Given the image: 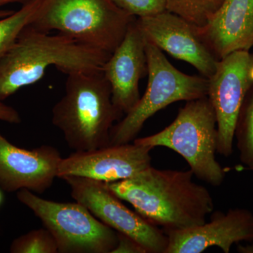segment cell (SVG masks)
<instances>
[{"mask_svg": "<svg viewBox=\"0 0 253 253\" xmlns=\"http://www.w3.org/2000/svg\"><path fill=\"white\" fill-rule=\"evenodd\" d=\"M189 170L160 169L150 166L124 180L106 183L118 198L163 231L201 225L214 211V200L206 186L194 181Z\"/></svg>", "mask_w": 253, "mask_h": 253, "instance_id": "1", "label": "cell"}, {"mask_svg": "<svg viewBox=\"0 0 253 253\" xmlns=\"http://www.w3.org/2000/svg\"><path fill=\"white\" fill-rule=\"evenodd\" d=\"M111 55L61 33L51 35L28 25L0 59V101L41 81L50 66L67 76L100 72Z\"/></svg>", "mask_w": 253, "mask_h": 253, "instance_id": "2", "label": "cell"}, {"mask_svg": "<svg viewBox=\"0 0 253 253\" xmlns=\"http://www.w3.org/2000/svg\"><path fill=\"white\" fill-rule=\"evenodd\" d=\"M123 116L113 103L103 71L77 72L68 75L51 122L62 131L70 149L86 151L109 146L111 129Z\"/></svg>", "mask_w": 253, "mask_h": 253, "instance_id": "3", "label": "cell"}, {"mask_svg": "<svg viewBox=\"0 0 253 253\" xmlns=\"http://www.w3.org/2000/svg\"><path fill=\"white\" fill-rule=\"evenodd\" d=\"M135 18L111 0H42L29 25L111 54Z\"/></svg>", "mask_w": 253, "mask_h": 253, "instance_id": "4", "label": "cell"}, {"mask_svg": "<svg viewBox=\"0 0 253 253\" xmlns=\"http://www.w3.org/2000/svg\"><path fill=\"white\" fill-rule=\"evenodd\" d=\"M133 142L152 149L163 146L175 151L188 163L194 175L210 185L220 186L225 179L226 169L216 159L217 118L208 96L186 101L169 126Z\"/></svg>", "mask_w": 253, "mask_h": 253, "instance_id": "5", "label": "cell"}, {"mask_svg": "<svg viewBox=\"0 0 253 253\" xmlns=\"http://www.w3.org/2000/svg\"><path fill=\"white\" fill-rule=\"evenodd\" d=\"M146 54L147 87L136 106L113 126L110 145L131 143L150 118L173 103L207 96L208 78L181 72L169 63L162 50L148 41Z\"/></svg>", "mask_w": 253, "mask_h": 253, "instance_id": "6", "label": "cell"}, {"mask_svg": "<svg viewBox=\"0 0 253 253\" xmlns=\"http://www.w3.org/2000/svg\"><path fill=\"white\" fill-rule=\"evenodd\" d=\"M16 197L51 233L59 253H112L117 246V231L79 203L55 202L28 189Z\"/></svg>", "mask_w": 253, "mask_h": 253, "instance_id": "7", "label": "cell"}, {"mask_svg": "<svg viewBox=\"0 0 253 253\" xmlns=\"http://www.w3.org/2000/svg\"><path fill=\"white\" fill-rule=\"evenodd\" d=\"M63 179L71 188V196L76 202L87 208L100 221L134 239L147 253H166L168 238L165 231L126 207L106 183L80 176Z\"/></svg>", "mask_w": 253, "mask_h": 253, "instance_id": "8", "label": "cell"}, {"mask_svg": "<svg viewBox=\"0 0 253 253\" xmlns=\"http://www.w3.org/2000/svg\"><path fill=\"white\" fill-rule=\"evenodd\" d=\"M253 84V54L239 50L219 60L208 78L207 96L217 118V153L233 154L236 121L248 91Z\"/></svg>", "mask_w": 253, "mask_h": 253, "instance_id": "9", "label": "cell"}, {"mask_svg": "<svg viewBox=\"0 0 253 253\" xmlns=\"http://www.w3.org/2000/svg\"><path fill=\"white\" fill-rule=\"evenodd\" d=\"M151 150L133 142L74 151L61 160L57 177L80 176L104 183L124 180L151 166Z\"/></svg>", "mask_w": 253, "mask_h": 253, "instance_id": "10", "label": "cell"}, {"mask_svg": "<svg viewBox=\"0 0 253 253\" xmlns=\"http://www.w3.org/2000/svg\"><path fill=\"white\" fill-rule=\"evenodd\" d=\"M62 158L54 146L23 149L10 142L0 132V188L7 192L28 189L43 194L57 177Z\"/></svg>", "mask_w": 253, "mask_h": 253, "instance_id": "11", "label": "cell"}, {"mask_svg": "<svg viewBox=\"0 0 253 253\" xmlns=\"http://www.w3.org/2000/svg\"><path fill=\"white\" fill-rule=\"evenodd\" d=\"M136 22L146 41L192 65L204 77L214 74L218 60L201 41L194 26L184 18L166 10L154 16L136 18Z\"/></svg>", "mask_w": 253, "mask_h": 253, "instance_id": "12", "label": "cell"}, {"mask_svg": "<svg viewBox=\"0 0 253 253\" xmlns=\"http://www.w3.org/2000/svg\"><path fill=\"white\" fill-rule=\"evenodd\" d=\"M168 238L166 253H201L216 246L224 253L242 241H253V214L244 208L227 212L213 211L211 220L179 231H165Z\"/></svg>", "mask_w": 253, "mask_h": 253, "instance_id": "13", "label": "cell"}, {"mask_svg": "<svg viewBox=\"0 0 253 253\" xmlns=\"http://www.w3.org/2000/svg\"><path fill=\"white\" fill-rule=\"evenodd\" d=\"M146 43L136 18L103 68L111 86L113 103L123 115L129 112L141 98L139 81L148 74Z\"/></svg>", "mask_w": 253, "mask_h": 253, "instance_id": "14", "label": "cell"}, {"mask_svg": "<svg viewBox=\"0 0 253 253\" xmlns=\"http://www.w3.org/2000/svg\"><path fill=\"white\" fill-rule=\"evenodd\" d=\"M196 33L219 61L253 46V0H224L211 21Z\"/></svg>", "mask_w": 253, "mask_h": 253, "instance_id": "15", "label": "cell"}, {"mask_svg": "<svg viewBox=\"0 0 253 253\" xmlns=\"http://www.w3.org/2000/svg\"><path fill=\"white\" fill-rule=\"evenodd\" d=\"M234 138L241 162L253 171V84L245 96L236 121Z\"/></svg>", "mask_w": 253, "mask_h": 253, "instance_id": "16", "label": "cell"}, {"mask_svg": "<svg viewBox=\"0 0 253 253\" xmlns=\"http://www.w3.org/2000/svg\"><path fill=\"white\" fill-rule=\"evenodd\" d=\"M42 0H31L12 14L0 18V59L14 45L20 33L28 26Z\"/></svg>", "mask_w": 253, "mask_h": 253, "instance_id": "17", "label": "cell"}, {"mask_svg": "<svg viewBox=\"0 0 253 253\" xmlns=\"http://www.w3.org/2000/svg\"><path fill=\"white\" fill-rule=\"evenodd\" d=\"M224 0H166V10L196 28L208 24Z\"/></svg>", "mask_w": 253, "mask_h": 253, "instance_id": "18", "label": "cell"}, {"mask_svg": "<svg viewBox=\"0 0 253 253\" xmlns=\"http://www.w3.org/2000/svg\"><path fill=\"white\" fill-rule=\"evenodd\" d=\"M9 251L11 253H59L56 240L45 227L16 238L11 243Z\"/></svg>", "mask_w": 253, "mask_h": 253, "instance_id": "19", "label": "cell"}, {"mask_svg": "<svg viewBox=\"0 0 253 253\" xmlns=\"http://www.w3.org/2000/svg\"><path fill=\"white\" fill-rule=\"evenodd\" d=\"M126 14L135 18L154 16L166 10V0H111Z\"/></svg>", "mask_w": 253, "mask_h": 253, "instance_id": "20", "label": "cell"}, {"mask_svg": "<svg viewBox=\"0 0 253 253\" xmlns=\"http://www.w3.org/2000/svg\"><path fill=\"white\" fill-rule=\"evenodd\" d=\"M118 233V244L112 253H147L139 243L126 234Z\"/></svg>", "mask_w": 253, "mask_h": 253, "instance_id": "21", "label": "cell"}, {"mask_svg": "<svg viewBox=\"0 0 253 253\" xmlns=\"http://www.w3.org/2000/svg\"><path fill=\"white\" fill-rule=\"evenodd\" d=\"M0 121L11 124H19L21 123V118L14 108L0 101Z\"/></svg>", "mask_w": 253, "mask_h": 253, "instance_id": "22", "label": "cell"}, {"mask_svg": "<svg viewBox=\"0 0 253 253\" xmlns=\"http://www.w3.org/2000/svg\"><path fill=\"white\" fill-rule=\"evenodd\" d=\"M31 0H0V7L8 4H12V3H21V4H25Z\"/></svg>", "mask_w": 253, "mask_h": 253, "instance_id": "23", "label": "cell"}, {"mask_svg": "<svg viewBox=\"0 0 253 253\" xmlns=\"http://www.w3.org/2000/svg\"><path fill=\"white\" fill-rule=\"evenodd\" d=\"M14 11H11V10L0 9V18L9 16V15L12 14Z\"/></svg>", "mask_w": 253, "mask_h": 253, "instance_id": "24", "label": "cell"}, {"mask_svg": "<svg viewBox=\"0 0 253 253\" xmlns=\"http://www.w3.org/2000/svg\"><path fill=\"white\" fill-rule=\"evenodd\" d=\"M1 201H2V195H1V191H0V204H1Z\"/></svg>", "mask_w": 253, "mask_h": 253, "instance_id": "25", "label": "cell"}]
</instances>
